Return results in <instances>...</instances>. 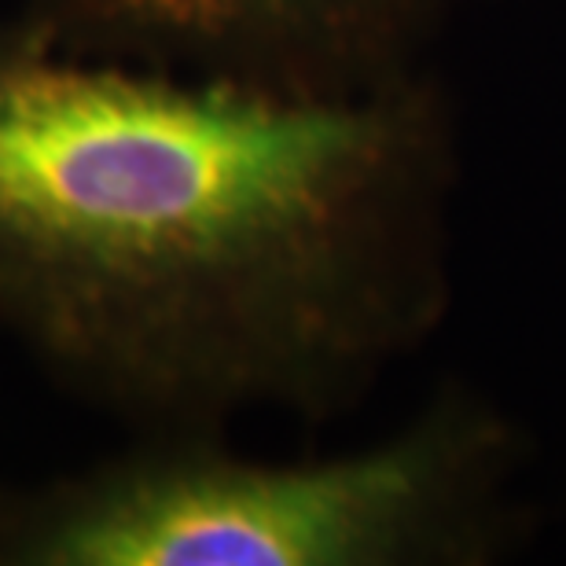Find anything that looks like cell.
Masks as SVG:
<instances>
[{
    "label": "cell",
    "instance_id": "obj_1",
    "mask_svg": "<svg viewBox=\"0 0 566 566\" xmlns=\"http://www.w3.org/2000/svg\"><path fill=\"white\" fill-rule=\"evenodd\" d=\"M390 147L338 88L77 55L0 19V338L133 438L310 390L365 327Z\"/></svg>",
    "mask_w": 566,
    "mask_h": 566
},
{
    "label": "cell",
    "instance_id": "obj_2",
    "mask_svg": "<svg viewBox=\"0 0 566 566\" xmlns=\"http://www.w3.org/2000/svg\"><path fill=\"white\" fill-rule=\"evenodd\" d=\"M405 452L247 463L199 434L137 438L49 479H0V566H346L398 545Z\"/></svg>",
    "mask_w": 566,
    "mask_h": 566
},
{
    "label": "cell",
    "instance_id": "obj_3",
    "mask_svg": "<svg viewBox=\"0 0 566 566\" xmlns=\"http://www.w3.org/2000/svg\"><path fill=\"white\" fill-rule=\"evenodd\" d=\"M387 0H19L15 22L77 55L235 77L283 88H335Z\"/></svg>",
    "mask_w": 566,
    "mask_h": 566
}]
</instances>
